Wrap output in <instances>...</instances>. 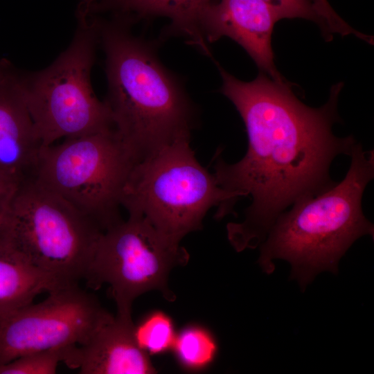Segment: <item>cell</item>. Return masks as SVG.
<instances>
[{
    "mask_svg": "<svg viewBox=\"0 0 374 374\" xmlns=\"http://www.w3.org/2000/svg\"><path fill=\"white\" fill-rule=\"evenodd\" d=\"M215 63L222 79L220 91L240 113L248 138L241 160L229 164L217 158L214 166L222 188L238 198H252L244 220L226 226L231 244L240 252L260 245L288 206L335 186L330 165L337 155H350L356 141L332 131L339 120L343 82L332 86L323 106L313 108L298 99L287 81L276 82L262 72L243 82Z\"/></svg>",
    "mask_w": 374,
    "mask_h": 374,
    "instance_id": "cell-1",
    "label": "cell"
},
{
    "mask_svg": "<svg viewBox=\"0 0 374 374\" xmlns=\"http://www.w3.org/2000/svg\"><path fill=\"white\" fill-rule=\"evenodd\" d=\"M96 15L106 57L105 102L136 163L178 139H190L197 111L154 48L132 33L133 24L126 18Z\"/></svg>",
    "mask_w": 374,
    "mask_h": 374,
    "instance_id": "cell-2",
    "label": "cell"
},
{
    "mask_svg": "<svg viewBox=\"0 0 374 374\" xmlns=\"http://www.w3.org/2000/svg\"><path fill=\"white\" fill-rule=\"evenodd\" d=\"M350 168L341 181L314 197L301 199L276 220L260 244L258 260L271 274L273 260L292 266L291 278L304 290L323 271H338V263L352 244L364 235L373 237V224L366 218L362 199L374 177L373 150L355 143Z\"/></svg>",
    "mask_w": 374,
    "mask_h": 374,
    "instance_id": "cell-3",
    "label": "cell"
},
{
    "mask_svg": "<svg viewBox=\"0 0 374 374\" xmlns=\"http://www.w3.org/2000/svg\"><path fill=\"white\" fill-rule=\"evenodd\" d=\"M239 198L222 188L214 174L195 157L190 139L183 138L136 162L123 188L121 206L141 217L161 234L180 243L202 228L206 213H231Z\"/></svg>",
    "mask_w": 374,
    "mask_h": 374,
    "instance_id": "cell-4",
    "label": "cell"
},
{
    "mask_svg": "<svg viewBox=\"0 0 374 374\" xmlns=\"http://www.w3.org/2000/svg\"><path fill=\"white\" fill-rule=\"evenodd\" d=\"M69 46L47 68L19 73L26 103L38 138L47 147L114 128L110 111L96 96L90 74L99 45L96 15L80 2Z\"/></svg>",
    "mask_w": 374,
    "mask_h": 374,
    "instance_id": "cell-5",
    "label": "cell"
},
{
    "mask_svg": "<svg viewBox=\"0 0 374 374\" xmlns=\"http://www.w3.org/2000/svg\"><path fill=\"white\" fill-rule=\"evenodd\" d=\"M135 163L112 128L43 147L35 179L105 231L123 220L122 194Z\"/></svg>",
    "mask_w": 374,
    "mask_h": 374,
    "instance_id": "cell-6",
    "label": "cell"
},
{
    "mask_svg": "<svg viewBox=\"0 0 374 374\" xmlns=\"http://www.w3.org/2000/svg\"><path fill=\"white\" fill-rule=\"evenodd\" d=\"M103 232L35 179L19 184L8 217L10 239L33 267L62 287L84 279Z\"/></svg>",
    "mask_w": 374,
    "mask_h": 374,
    "instance_id": "cell-7",
    "label": "cell"
},
{
    "mask_svg": "<svg viewBox=\"0 0 374 374\" xmlns=\"http://www.w3.org/2000/svg\"><path fill=\"white\" fill-rule=\"evenodd\" d=\"M188 260L180 243L161 234L144 218L129 216L101 233L84 280L93 290L108 284L116 315L132 319L134 301L148 291L156 290L167 300H175L168 285L169 274Z\"/></svg>",
    "mask_w": 374,
    "mask_h": 374,
    "instance_id": "cell-8",
    "label": "cell"
},
{
    "mask_svg": "<svg viewBox=\"0 0 374 374\" xmlns=\"http://www.w3.org/2000/svg\"><path fill=\"white\" fill-rule=\"evenodd\" d=\"M48 294L0 318V366L30 353L82 345L112 316L78 285Z\"/></svg>",
    "mask_w": 374,
    "mask_h": 374,
    "instance_id": "cell-9",
    "label": "cell"
},
{
    "mask_svg": "<svg viewBox=\"0 0 374 374\" xmlns=\"http://www.w3.org/2000/svg\"><path fill=\"white\" fill-rule=\"evenodd\" d=\"M281 18L270 6L260 0L211 1L202 12L199 28L205 40L214 42L226 36L239 44L262 73L283 82L274 62L271 35Z\"/></svg>",
    "mask_w": 374,
    "mask_h": 374,
    "instance_id": "cell-10",
    "label": "cell"
},
{
    "mask_svg": "<svg viewBox=\"0 0 374 374\" xmlns=\"http://www.w3.org/2000/svg\"><path fill=\"white\" fill-rule=\"evenodd\" d=\"M19 73L11 65L0 79V171L20 184L35 178L43 146L26 103Z\"/></svg>",
    "mask_w": 374,
    "mask_h": 374,
    "instance_id": "cell-11",
    "label": "cell"
},
{
    "mask_svg": "<svg viewBox=\"0 0 374 374\" xmlns=\"http://www.w3.org/2000/svg\"><path fill=\"white\" fill-rule=\"evenodd\" d=\"M134 326L132 319L112 316L88 341L70 348L64 364L81 374L156 373L134 339Z\"/></svg>",
    "mask_w": 374,
    "mask_h": 374,
    "instance_id": "cell-12",
    "label": "cell"
},
{
    "mask_svg": "<svg viewBox=\"0 0 374 374\" xmlns=\"http://www.w3.org/2000/svg\"><path fill=\"white\" fill-rule=\"evenodd\" d=\"M89 12H109L127 18L132 24L139 19L166 17L171 23L167 32L188 37L206 55L212 57L199 28L200 16L212 0H82Z\"/></svg>",
    "mask_w": 374,
    "mask_h": 374,
    "instance_id": "cell-13",
    "label": "cell"
},
{
    "mask_svg": "<svg viewBox=\"0 0 374 374\" xmlns=\"http://www.w3.org/2000/svg\"><path fill=\"white\" fill-rule=\"evenodd\" d=\"M60 287H64L21 254L8 232L0 235V318L33 303L39 294Z\"/></svg>",
    "mask_w": 374,
    "mask_h": 374,
    "instance_id": "cell-14",
    "label": "cell"
},
{
    "mask_svg": "<svg viewBox=\"0 0 374 374\" xmlns=\"http://www.w3.org/2000/svg\"><path fill=\"white\" fill-rule=\"evenodd\" d=\"M176 357L181 364L190 369L208 366L215 358L217 347L214 337L199 326H188L178 335L173 344Z\"/></svg>",
    "mask_w": 374,
    "mask_h": 374,
    "instance_id": "cell-15",
    "label": "cell"
},
{
    "mask_svg": "<svg viewBox=\"0 0 374 374\" xmlns=\"http://www.w3.org/2000/svg\"><path fill=\"white\" fill-rule=\"evenodd\" d=\"M134 336L138 346L146 353L159 354L173 346L176 335L171 319L161 312H154L137 326Z\"/></svg>",
    "mask_w": 374,
    "mask_h": 374,
    "instance_id": "cell-16",
    "label": "cell"
},
{
    "mask_svg": "<svg viewBox=\"0 0 374 374\" xmlns=\"http://www.w3.org/2000/svg\"><path fill=\"white\" fill-rule=\"evenodd\" d=\"M71 348L24 355L0 366V374H55L59 364L64 363Z\"/></svg>",
    "mask_w": 374,
    "mask_h": 374,
    "instance_id": "cell-17",
    "label": "cell"
},
{
    "mask_svg": "<svg viewBox=\"0 0 374 374\" xmlns=\"http://www.w3.org/2000/svg\"><path fill=\"white\" fill-rule=\"evenodd\" d=\"M312 2L319 19V26L326 39L334 33H339L341 36L353 34L361 39L372 44L373 37L364 35L353 28L339 17L327 0H312Z\"/></svg>",
    "mask_w": 374,
    "mask_h": 374,
    "instance_id": "cell-18",
    "label": "cell"
},
{
    "mask_svg": "<svg viewBox=\"0 0 374 374\" xmlns=\"http://www.w3.org/2000/svg\"><path fill=\"white\" fill-rule=\"evenodd\" d=\"M272 7L283 19L301 18L313 21L319 19L312 0H260Z\"/></svg>",
    "mask_w": 374,
    "mask_h": 374,
    "instance_id": "cell-19",
    "label": "cell"
},
{
    "mask_svg": "<svg viewBox=\"0 0 374 374\" xmlns=\"http://www.w3.org/2000/svg\"><path fill=\"white\" fill-rule=\"evenodd\" d=\"M19 183L0 171V235L6 233L12 203Z\"/></svg>",
    "mask_w": 374,
    "mask_h": 374,
    "instance_id": "cell-20",
    "label": "cell"
},
{
    "mask_svg": "<svg viewBox=\"0 0 374 374\" xmlns=\"http://www.w3.org/2000/svg\"><path fill=\"white\" fill-rule=\"evenodd\" d=\"M11 65L12 64L6 60H0V79L6 73Z\"/></svg>",
    "mask_w": 374,
    "mask_h": 374,
    "instance_id": "cell-21",
    "label": "cell"
}]
</instances>
